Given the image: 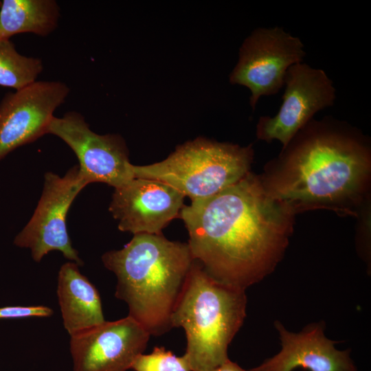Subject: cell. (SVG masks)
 <instances>
[{
  "mask_svg": "<svg viewBox=\"0 0 371 371\" xmlns=\"http://www.w3.org/2000/svg\"><path fill=\"white\" fill-rule=\"evenodd\" d=\"M294 213L249 172L218 193L184 205L179 217L188 232L192 255L206 273L246 290L282 259Z\"/></svg>",
  "mask_w": 371,
  "mask_h": 371,
  "instance_id": "obj_1",
  "label": "cell"
},
{
  "mask_svg": "<svg viewBox=\"0 0 371 371\" xmlns=\"http://www.w3.org/2000/svg\"><path fill=\"white\" fill-rule=\"evenodd\" d=\"M283 150L278 168L262 181L294 212L315 207L344 210L362 196L370 155L357 135L329 122L310 121Z\"/></svg>",
  "mask_w": 371,
  "mask_h": 371,
  "instance_id": "obj_2",
  "label": "cell"
},
{
  "mask_svg": "<svg viewBox=\"0 0 371 371\" xmlns=\"http://www.w3.org/2000/svg\"><path fill=\"white\" fill-rule=\"evenodd\" d=\"M117 277L115 295L128 307V316L150 335L172 327V315L194 260L188 243L162 234H137L119 250L102 256Z\"/></svg>",
  "mask_w": 371,
  "mask_h": 371,
  "instance_id": "obj_3",
  "label": "cell"
},
{
  "mask_svg": "<svg viewBox=\"0 0 371 371\" xmlns=\"http://www.w3.org/2000/svg\"><path fill=\"white\" fill-rule=\"evenodd\" d=\"M245 289L218 282L194 260L172 315L182 327L191 371H208L229 359L227 348L246 317Z\"/></svg>",
  "mask_w": 371,
  "mask_h": 371,
  "instance_id": "obj_4",
  "label": "cell"
},
{
  "mask_svg": "<svg viewBox=\"0 0 371 371\" xmlns=\"http://www.w3.org/2000/svg\"><path fill=\"white\" fill-rule=\"evenodd\" d=\"M252 146H240L199 137L177 147L164 160L132 165L135 178L167 183L191 201L213 196L249 172Z\"/></svg>",
  "mask_w": 371,
  "mask_h": 371,
  "instance_id": "obj_5",
  "label": "cell"
},
{
  "mask_svg": "<svg viewBox=\"0 0 371 371\" xmlns=\"http://www.w3.org/2000/svg\"><path fill=\"white\" fill-rule=\"evenodd\" d=\"M44 179L35 211L14 243L19 247L30 249L33 260L37 262L50 251H59L67 259L82 265L77 250L72 247L66 218L74 200L88 183L78 165L63 177L47 172Z\"/></svg>",
  "mask_w": 371,
  "mask_h": 371,
  "instance_id": "obj_6",
  "label": "cell"
},
{
  "mask_svg": "<svg viewBox=\"0 0 371 371\" xmlns=\"http://www.w3.org/2000/svg\"><path fill=\"white\" fill-rule=\"evenodd\" d=\"M305 55L302 41L282 27L257 28L243 43L229 81L250 90L254 109L260 97L280 91L288 69L302 63Z\"/></svg>",
  "mask_w": 371,
  "mask_h": 371,
  "instance_id": "obj_7",
  "label": "cell"
},
{
  "mask_svg": "<svg viewBox=\"0 0 371 371\" xmlns=\"http://www.w3.org/2000/svg\"><path fill=\"white\" fill-rule=\"evenodd\" d=\"M47 134L57 136L71 148L88 184L102 182L116 188L135 178L123 138L95 133L81 113L73 111L60 117L54 115Z\"/></svg>",
  "mask_w": 371,
  "mask_h": 371,
  "instance_id": "obj_8",
  "label": "cell"
},
{
  "mask_svg": "<svg viewBox=\"0 0 371 371\" xmlns=\"http://www.w3.org/2000/svg\"><path fill=\"white\" fill-rule=\"evenodd\" d=\"M282 103L273 117H260L256 126L259 139L282 143L285 148L319 111L334 104L336 90L326 72L300 63L285 75Z\"/></svg>",
  "mask_w": 371,
  "mask_h": 371,
  "instance_id": "obj_9",
  "label": "cell"
},
{
  "mask_svg": "<svg viewBox=\"0 0 371 371\" xmlns=\"http://www.w3.org/2000/svg\"><path fill=\"white\" fill-rule=\"evenodd\" d=\"M69 91L61 81L36 80L8 93L0 102V159L47 134L54 111Z\"/></svg>",
  "mask_w": 371,
  "mask_h": 371,
  "instance_id": "obj_10",
  "label": "cell"
},
{
  "mask_svg": "<svg viewBox=\"0 0 371 371\" xmlns=\"http://www.w3.org/2000/svg\"><path fill=\"white\" fill-rule=\"evenodd\" d=\"M150 334L130 316L71 336L74 371H126L146 349Z\"/></svg>",
  "mask_w": 371,
  "mask_h": 371,
  "instance_id": "obj_11",
  "label": "cell"
},
{
  "mask_svg": "<svg viewBox=\"0 0 371 371\" xmlns=\"http://www.w3.org/2000/svg\"><path fill=\"white\" fill-rule=\"evenodd\" d=\"M184 197L164 182L134 178L115 188L109 210L122 232L161 234L172 219L179 217Z\"/></svg>",
  "mask_w": 371,
  "mask_h": 371,
  "instance_id": "obj_12",
  "label": "cell"
},
{
  "mask_svg": "<svg viewBox=\"0 0 371 371\" xmlns=\"http://www.w3.org/2000/svg\"><path fill=\"white\" fill-rule=\"evenodd\" d=\"M274 326L281 350L249 371H293L302 368L307 371H357L350 350L335 347L338 341L325 335L324 322L312 323L299 333L290 332L279 321Z\"/></svg>",
  "mask_w": 371,
  "mask_h": 371,
  "instance_id": "obj_13",
  "label": "cell"
},
{
  "mask_svg": "<svg viewBox=\"0 0 371 371\" xmlns=\"http://www.w3.org/2000/svg\"><path fill=\"white\" fill-rule=\"evenodd\" d=\"M78 266L74 262L65 263L58 276V303L70 336L105 322L100 294Z\"/></svg>",
  "mask_w": 371,
  "mask_h": 371,
  "instance_id": "obj_14",
  "label": "cell"
},
{
  "mask_svg": "<svg viewBox=\"0 0 371 371\" xmlns=\"http://www.w3.org/2000/svg\"><path fill=\"white\" fill-rule=\"evenodd\" d=\"M60 16L55 0H3L0 7V39L21 33L47 36L57 28Z\"/></svg>",
  "mask_w": 371,
  "mask_h": 371,
  "instance_id": "obj_15",
  "label": "cell"
},
{
  "mask_svg": "<svg viewBox=\"0 0 371 371\" xmlns=\"http://www.w3.org/2000/svg\"><path fill=\"white\" fill-rule=\"evenodd\" d=\"M41 59L19 54L10 39H0V86L18 90L36 81Z\"/></svg>",
  "mask_w": 371,
  "mask_h": 371,
  "instance_id": "obj_16",
  "label": "cell"
},
{
  "mask_svg": "<svg viewBox=\"0 0 371 371\" xmlns=\"http://www.w3.org/2000/svg\"><path fill=\"white\" fill-rule=\"evenodd\" d=\"M135 371H191L183 355L177 357L164 347H155L150 354H141L131 367Z\"/></svg>",
  "mask_w": 371,
  "mask_h": 371,
  "instance_id": "obj_17",
  "label": "cell"
},
{
  "mask_svg": "<svg viewBox=\"0 0 371 371\" xmlns=\"http://www.w3.org/2000/svg\"><path fill=\"white\" fill-rule=\"evenodd\" d=\"M53 311L44 306H4L0 308V319H16L30 317H49Z\"/></svg>",
  "mask_w": 371,
  "mask_h": 371,
  "instance_id": "obj_18",
  "label": "cell"
},
{
  "mask_svg": "<svg viewBox=\"0 0 371 371\" xmlns=\"http://www.w3.org/2000/svg\"><path fill=\"white\" fill-rule=\"evenodd\" d=\"M208 371H247L240 367L237 363L230 361L229 359L227 360L223 363L220 366L211 369Z\"/></svg>",
  "mask_w": 371,
  "mask_h": 371,
  "instance_id": "obj_19",
  "label": "cell"
},
{
  "mask_svg": "<svg viewBox=\"0 0 371 371\" xmlns=\"http://www.w3.org/2000/svg\"><path fill=\"white\" fill-rule=\"evenodd\" d=\"M1 1H0V7H1Z\"/></svg>",
  "mask_w": 371,
  "mask_h": 371,
  "instance_id": "obj_20",
  "label": "cell"
},
{
  "mask_svg": "<svg viewBox=\"0 0 371 371\" xmlns=\"http://www.w3.org/2000/svg\"><path fill=\"white\" fill-rule=\"evenodd\" d=\"M303 371H307V370H303Z\"/></svg>",
  "mask_w": 371,
  "mask_h": 371,
  "instance_id": "obj_21",
  "label": "cell"
}]
</instances>
